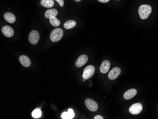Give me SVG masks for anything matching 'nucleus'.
I'll return each instance as SVG.
<instances>
[{"instance_id":"nucleus-1","label":"nucleus","mask_w":158,"mask_h":119,"mask_svg":"<svg viewBox=\"0 0 158 119\" xmlns=\"http://www.w3.org/2000/svg\"><path fill=\"white\" fill-rule=\"evenodd\" d=\"M152 8L151 6L148 4H143L140 6L138 9V13L141 19L145 20L147 19L151 14Z\"/></svg>"},{"instance_id":"nucleus-2","label":"nucleus","mask_w":158,"mask_h":119,"mask_svg":"<svg viewBox=\"0 0 158 119\" xmlns=\"http://www.w3.org/2000/svg\"><path fill=\"white\" fill-rule=\"evenodd\" d=\"M64 32L61 28H56L51 33L50 39L53 42H57L62 38Z\"/></svg>"},{"instance_id":"nucleus-3","label":"nucleus","mask_w":158,"mask_h":119,"mask_svg":"<svg viewBox=\"0 0 158 119\" xmlns=\"http://www.w3.org/2000/svg\"><path fill=\"white\" fill-rule=\"evenodd\" d=\"M39 39V33L37 30H33L28 35V41L30 43L33 45H35L38 42Z\"/></svg>"},{"instance_id":"nucleus-4","label":"nucleus","mask_w":158,"mask_h":119,"mask_svg":"<svg viewBox=\"0 0 158 119\" xmlns=\"http://www.w3.org/2000/svg\"><path fill=\"white\" fill-rule=\"evenodd\" d=\"M95 72V68L92 65H89L85 68L83 74V78L88 79L92 77Z\"/></svg>"},{"instance_id":"nucleus-5","label":"nucleus","mask_w":158,"mask_h":119,"mask_svg":"<svg viewBox=\"0 0 158 119\" xmlns=\"http://www.w3.org/2000/svg\"><path fill=\"white\" fill-rule=\"evenodd\" d=\"M85 104L87 108L91 112H95L98 109L97 103L92 99L88 98L85 101Z\"/></svg>"},{"instance_id":"nucleus-6","label":"nucleus","mask_w":158,"mask_h":119,"mask_svg":"<svg viewBox=\"0 0 158 119\" xmlns=\"http://www.w3.org/2000/svg\"><path fill=\"white\" fill-rule=\"evenodd\" d=\"M143 110V106L140 103H135L131 106L129 108V112L132 114L136 115L139 114Z\"/></svg>"},{"instance_id":"nucleus-7","label":"nucleus","mask_w":158,"mask_h":119,"mask_svg":"<svg viewBox=\"0 0 158 119\" xmlns=\"http://www.w3.org/2000/svg\"><path fill=\"white\" fill-rule=\"evenodd\" d=\"M88 60V57L87 55H81L79 57L76 61V66L77 68H81V66H83L87 62Z\"/></svg>"},{"instance_id":"nucleus-8","label":"nucleus","mask_w":158,"mask_h":119,"mask_svg":"<svg viewBox=\"0 0 158 119\" xmlns=\"http://www.w3.org/2000/svg\"><path fill=\"white\" fill-rule=\"evenodd\" d=\"M121 73V70L119 68L116 67L110 71L108 74V78L111 80H115Z\"/></svg>"},{"instance_id":"nucleus-9","label":"nucleus","mask_w":158,"mask_h":119,"mask_svg":"<svg viewBox=\"0 0 158 119\" xmlns=\"http://www.w3.org/2000/svg\"><path fill=\"white\" fill-rule=\"evenodd\" d=\"M3 34L5 37L11 38L13 35L14 31L13 28L9 26H4L1 28Z\"/></svg>"},{"instance_id":"nucleus-10","label":"nucleus","mask_w":158,"mask_h":119,"mask_svg":"<svg viewBox=\"0 0 158 119\" xmlns=\"http://www.w3.org/2000/svg\"><path fill=\"white\" fill-rule=\"evenodd\" d=\"M19 60L23 66L28 68L31 65V61L30 58L25 55H20L19 57Z\"/></svg>"},{"instance_id":"nucleus-11","label":"nucleus","mask_w":158,"mask_h":119,"mask_svg":"<svg viewBox=\"0 0 158 119\" xmlns=\"http://www.w3.org/2000/svg\"><path fill=\"white\" fill-rule=\"evenodd\" d=\"M110 61L108 60L103 61L100 65V72L102 74L107 73L110 69Z\"/></svg>"},{"instance_id":"nucleus-12","label":"nucleus","mask_w":158,"mask_h":119,"mask_svg":"<svg viewBox=\"0 0 158 119\" xmlns=\"http://www.w3.org/2000/svg\"><path fill=\"white\" fill-rule=\"evenodd\" d=\"M137 92L135 89H131L127 90L124 95V97L126 100H130L136 95Z\"/></svg>"},{"instance_id":"nucleus-13","label":"nucleus","mask_w":158,"mask_h":119,"mask_svg":"<svg viewBox=\"0 0 158 119\" xmlns=\"http://www.w3.org/2000/svg\"><path fill=\"white\" fill-rule=\"evenodd\" d=\"M4 18L6 21L9 23H13L16 21L15 15L10 12H6L4 14Z\"/></svg>"},{"instance_id":"nucleus-14","label":"nucleus","mask_w":158,"mask_h":119,"mask_svg":"<svg viewBox=\"0 0 158 119\" xmlns=\"http://www.w3.org/2000/svg\"><path fill=\"white\" fill-rule=\"evenodd\" d=\"M58 14V11L56 9H47L45 12V16L47 19H49L50 17L56 16Z\"/></svg>"},{"instance_id":"nucleus-15","label":"nucleus","mask_w":158,"mask_h":119,"mask_svg":"<svg viewBox=\"0 0 158 119\" xmlns=\"http://www.w3.org/2000/svg\"><path fill=\"white\" fill-rule=\"evenodd\" d=\"M40 3L46 8H51L54 5V1L53 0H41Z\"/></svg>"},{"instance_id":"nucleus-16","label":"nucleus","mask_w":158,"mask_h":119,"mask_svg":"<svg viewBox=\"0 0 158 119\" xmlns=\"http://www.w3.org/2000/svg\"><path fill=\"white\" fill-rule=\"evenodd\" d=\"M76 25V22L73 20H68L64 24V28L66 29H71L75 27Z\"/></svg>"},{"instance_id":"nucleus-17","label":"nucleus","mask_w":158,"mask_h":119,"mask_svg":"<svg viewBox=\"0 0 158 119\" xmlns=\"http://www.w3.org/2000/svg\"><path fill=\"white\" fill-rule=\"evenodd\" d=\"M49 22L54 27H58L60 25V22L57 19L56 16H53L49 18Z\"/></svg>"},{"instance_id":"nucleus-18","label":"nucleus","mask_w":158,"mask_h":119,"mask_svg":"<svg viewBox=\"0 0 158 119\" xmlns=\"http://www.w3.org/2000/svg\"><path fill=\"white\" fill-rule=\"evenodd\" d=\"M32 115L34 118H39L42 115V112L39 109L37 108L33 111L32 113Z\"/></svg>"},{"instance_id":"nucleus-19","label":"nucleus","mask_w":158,"mask_h":119,"mask_svg":"<svg viewBox=\"0 0 158 119\" xmlns=\"http://www.w3.org/2000/svg\"><path fill=\"white\" fill-rule=\"evenodd\" d=\"M68 116V119H72L73 118H75V114L74 111L73 109L70 108L68 110L67 112Z\"/></svg>"},{"instance_id":"nucleus-20","label":"nucleus","mask_w":158,"mask_h":119,"mask_svg":"<svg viewBox=\"0 0 158 119\" xmlns=\"http://www.w3.org/2000/svg\"><path fill=\"white\" fill-rule=\"evenodd\" d=\"M61 118L63 119H68L67 112H64L61 115Z\"/></svg>"},{"instance_id":"nucleus-21","label":"nucleus","mask_w":158,"mask_h":119,"mask_svg":"<svg viewBox=\"0 0 158 119\" xmlns=\"http://www.w3.org/2000/svg\"><path fill=\"white\" fill-rule=\"evenodd\" d=\"M56 1L59 3L61 7H63L64 6V0H55Z\"/></svg>"},{"instance_id":"nucleus-22","label":"nucleus","mask_w":158,"mask_h":119,"mask_svg":"<svg viewBox=\"0 0 158 119\" xmlns=\"http://www.w3.org/2000/svg\"><path fill=\"white\" fill-rule=\"evenodd\" d=\"M94 119H103V117L100 115H97L95 116Z\"/></svg>"},{"instance_id":"nucleus-23","label":"nucleus","mask_w":158,"mask_h":119,"mask_svg":"<svg viewBox=\"0 0 158 119\" xmlns=\"http://www.w3.org/2000/svg\"><path fill=\"white\" fill-rule=\"evenodd\" d=\"M97 1H99L100 3H106L110 1V0H97Z\"/></svg>"},{"instance_id":"nucleus-24","label":"nucleus","mask_w":158,"mask_h":119,"mask_svg":"<svg viewBox=\"0 0 158 119\" xmlns=\"http://www.w3.org/2000/svg\"><path fill=\"white\" fill-rule=\"evenodd\" d=\"M75 1H76V2H79V1H81V0H75Z\"/></svg>"},{"instance_id":"nucleus-25","label":"nucleus","mask_w":158,"mask_h":119,"mask_svg":"<svg viewBox=\"0 0 158 119\" xmlns=\"http://www.w3.org/2000/svg\"><path fill=\"white\" fill-rule=\"evenodd\" d=\"M85 79H83V81H85Z\"/></svg>"},{"instance_id":"nucleus-26","label":"nucleus","mask_w":158,"mask_h":119,"mask_svg":"<svg viewBox=\"0 0 158 119\" xmlns=\"http://www.w3.org/2000/svg\"><path fill=\"white\" fill-rule=\"evenodd\" d=\"M117 1H119V0H117Z\"/></svg>"}]
</instances>
